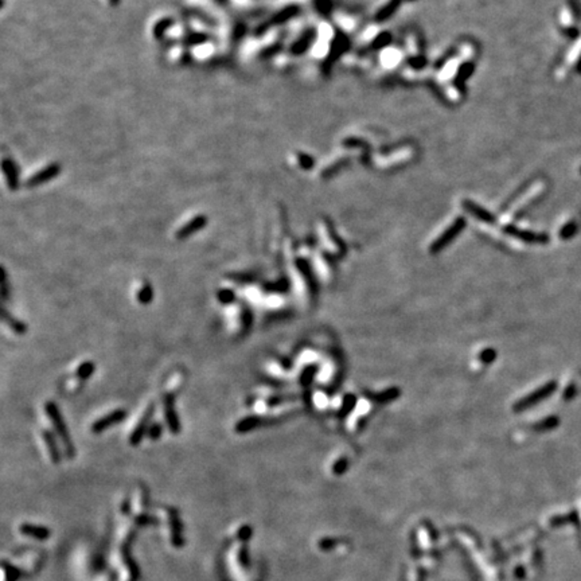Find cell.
Returning <instances> with one entry per match:
<instances>
[{
  "label": "cell",
  "mask_w": 581,
  "mask_h": 581,
  "mask_svg": "<svg viewBox=\"0 0 581 581\" xmlns=\"http://www.w3.org/2000/svg\"><path fill=\"white\" fill-rule=\"evenodd\" d=\"M1 319L16 335H24L27 332V324L23 320L15 318L11 312L5 310L4 307L1 308Z\"/></svg>",
  "instance_id": "obj_9"
},
{
  "label": "cell",
  "mask_w": 581,
  "mask_h": 581,
  "mask_svg": "<svg viewBox=\"0 0 581 581\" xmlns=\"http://www.w3.org/2000/svg\"><path fill=\"white\" fill-rule=\"evenodd\" d=\"M163 413H164V420H166L168 431L172 435H178L180 432V420L179 415L176 412V407H175L174 393L164 394V397H163Z\"/></svg>",
  "instance_id": "obj_2"
},
{
  "label": "cell",
  "mask_w": 581,
  "mask_h": 581,
  "mask_svg": "<svg viewBox=\"0 0 581 581\" xmlns=\"http://www.w3.org/2000/svg\"><path fill=\"white\" fill-rule=\"evenodd\" d=\"M163 432H164V427L160 423H152V424L149 425L148 431H147V437H148L149 440L155 442V440L163 436Z\"/></svg>",
  "instance_id": "obj_15"
},
{
  "label": "cell",
  "mask_w": 581,
  "mask_h": 581,
  "mask_svg": "<svg viewBox=\"0 0 581 581\" xmlns=\"http://www.w3.org/2000/svg\"><path fill=\"white\" fill-rule=\"evenodd\" d=\"M42 439H43L44 444H46L48 456H50L52 463H59L61 462V452H59V447H58L55 437H54V433L51 431H48V429H43L42 431Z\"/></svg>",
  "instance_id": "obj_8"
},
{
  "label": "cell",
  "mask_w": 581,
  "mask_h": 581,
  "mask_svg": "<svg viewBox=\"0 0 581 581\" xmlns=\"http://www.w3.org/2000/svg\"><path fill=\"white\" fill-rule=\"evenodd\" d=\"M227 277L232 281L241 283V284H248V283H252L256 279V276L250 275L248 272H244V273H230V275H227Z\"/></svg>",
  "instance_id": "obj_16"
},
{
  "label": "cell",
  "mask_w": 581,
  "mask_h": 581,
  "mask_svg": "<svg viewBox=\"0 0 581 581\" xmlns=\"http://www.w3.org/2000/svg\"><path fill=\"white\" fill-rule=\"evenodd\" d=\"M96 372V365L93 361H83L75 370V378L79 381H87Z\"/></svg>",
  "instance_id": "obj_10"
},
{
  "label": "cell",
  "mask_w": 581,
  "mask_h": 581,
  "mask_svg": "<svg viewBox=\"0 0 581 581\" xmlns=\"http://www.w3.org/2000/svg\"><path fill=\"white\" fill-rule=\"evenodd\" d=\"M125 417H127V411L125 409H122V408L114 409V411H112L108 415L102 416L98 420H96L92 424V427H90V431L94 435H100V433L105 432L110 427L122 423L125 420Z\"/></svg>",
  "instance_id": "obj_3"
},
{
  "label": "cell",
  "mask_w": 581,
  "mask_h": 581,
  "mask_svg": "<svg viewBox=\"0 0 581 581\" xmlns=\"http://www.w3.org/2000/svg\"><path fill=\"white\" fill-rule=\"evenodd\" d=\"M153 412H155V404L152 402V404H149L148 407H147V409L144 411L143 416L140 417L137 425H136L135 429L132 431L131 436H129V444H131L132 447L140 446L141 442H143V439L147 436V431H148L149 425H151L149 424V420L152 417Z\"/></svg>",
  "instance_id": "obj_4"
},
{
  "label": "cell",
  "mask_w": 581,
  "mask_h": 581,
  "mask_svg": "<svg viewBox=\"0 0 581 581\" xmlns=\"http://www.w3.org/2000/svg\"><path fill=\"white\" fill-rule=\"evenodd\" d=\"M59 171H61V168H59V166H58L57 163L48 164V166H46L44 168L39 170L38 172H35L34 175H31L30 178L27 179L26 184L28 187H36V186L46 183V182H48V180L52 179V178H55V176L59 174Z\"/></svg>",
  "instance_id": "obj_6"
},
{
  "label": "cell",
  "mask_w": 581,
  "mask_h": 581,
  "mask_svg": "<svg viewBox=\"0 0 581 581\" xmlns=\"http://www.w3.org/2000/svg\"><path fill=\"white\" fill-rule=\"evenodd\" d=\"M44 411H46V415H47L50 423H51L54 429H55V433H57L58 437H59L62 446L65 448L66 456H67V458H74L75 448L74 446H73V443H71V437H70L69 429H67V425H66L65 420L62 417L61 411H59L58 405L54 401H47L44 404Z\"/></svg>",
  "instance_id": "obj_1"
},
{
  "label": "cell",
  "mask_w": 581,
  "mask_h": 581,
  "mask_svg": "<svg viewBox=\"0 0 581 581\" xmlns=\"http://www.w3.org/2000/svg\"><path fill=\"white\" fill-rule=\"evenodd\" d=\"M264 424V419L258 415H249L245 416L242 419H240L234 424V432L238 435H245V433H249L254 431L258 427H261Z\"/></svg>",
  "instance_id": "obj_7"
},
{
  "label": "cell",
  "mask_w": 581,
  "mask_h": 581,
  "mask_svg": "<svg viewBox=\"0 0 581 581\" xmlns=\"http://www.w3.org/2000/svg\"><path fill=\"white\" fill-rule=\"evenodd\" d=\"M206 225H207V217L203 214H199L190 219V221H187L182 227H179L176 230V233H175V237H176V240L179 241L187 240L188 237H191L192 234H195L199 230H202Z\"/></svg>",
  "instance_id": "obj_5"
},
{
  "label": "cell",
  "mask_w": 581,
  "mask_h": 581,
  "mask_svg": "<svg viewBox=\"0 0 581 581\" xmlns=\"http://www.w3.org/2000/svg\"><path fill=\"white\" fill-rule=\"evenodd\" d=\"M109 1L112 5H117L118 3H120V0H109Z\"/></svg>",
  "instance_id": "obj_18"
},
{
  "label": "cell",
  "mask_w": 581,
  "mask_h": 581,
  "mask_svg": "<svg viewBox=\"0 0 581 581\" xmlns=\"http://www.w3.org/2000/svg\"><path fill=\"white\" fill-rule=\"evenodd\" d=\"M253 323V314L248 306L242 307L241 310V331L242 335H246V332H249L250 327Z\"/></svg>",
  "instance_id": "obj_14"
},
{
  "label": "cell",
  "mask_w": 581,
  "mask_h": 581,
  "mask_svg": "<svg viewBox=\"0 0 581 581\" xmlns=\"http://www.w3.org/2000/svg\"><path fill=\"white\" fill-rule=\"evenodd\" d=\"M136 299H137V302H139L140 304H143V306H148V304H151L153 300L152 285L145 281L144 284L140 287L137 293H136Z\"/></svg>",
  "instance_id": "obj_11"
},
{
  "label": "cell",
  "mask_w": 581,
  "mask_h": 581,
  "mask_svg": "<svg viewBox=\"0 0 581 581\" xmlns=\"http://www.w3.org/2000/svg\"><path fill=\"white\" fill-rule=\"evenodd\" d=\"M3 170H4V172H5L7 180H8L9 188L15 190L17 186V174H16V168H15V166H13L12 160H4V163H3Z\"/></svg>",
  "instance_id": "obj_13"
},
{
  "label": "cell",
  "mask_w": 581,
  "mask_h": 581,
  "mask_svg": "<svg viewBox=\"0 0 581 581\" xmlns=\"http://www.w3.org/2000/svg\"><path fill=\"white\" fill-rule=\"evenodd\" d=\"M217 300H218L219 304H222V306H230V304H234V303H236L237 295L232 288L222 287V288H219L218 291H217Z\"/></svg>",
  "instance_id": "obj_12"
},
{
  "label": "cell",
  "mask_w": 581,
  "mask_h": 581,
  "mask_svg": "<svg viewBox=\"0 0 581 581\" xmlns=\"http://www.w3.org/2000/svg\"><path fill=\"white\" fill-rule=\"evenodd\" d=\"M9 297V288H8V277H7V271L5 268H1V299L3 302H7Z\"/></svg>",
  "instance_id": "obj_17"
}]
</instances>
